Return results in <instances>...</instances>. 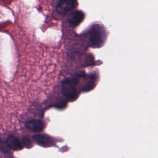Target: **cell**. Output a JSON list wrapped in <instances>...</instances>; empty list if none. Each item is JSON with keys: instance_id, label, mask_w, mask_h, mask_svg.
Here are the masks:
<instances>
[{"instance_id": "7a4b0ae2", "label": "cell", "mask_w": 158, "mask_h": 158, "mask_svg": "<svg viewBox=\"0 0 158 158\" xmlns=\"http://www.w3.org/2000/svg\"><path fill=\"white\" fill-rule=\"evenodd\" d=\"M78 81L77 79L70 78L64 80L62 85V93L70 100L74 99L77 94L76 86Z\"/></svg>"}, {"instance_id": "3957f363", "label": "cell", "mask_w": 158, "mask_h": 158, "mask_svg": "<svg viewBox=\"0 0 158 158\" xmlns=\"http://www.w3.org/2000/svg\"><path fill=\"white\" fill-rule=\"evenodd\" d=\"M77 0H59L56 6V10L60 14H65L73 9L76 4Z\"/></svg>"}, {"instance_id": "8992f818", "label": "cell", "mask_w": 158, "mask_h": 158, "mask_svg": "<svg viewBox=\"0 0 158 158\" xmlns=\"http://www.w3.org/2000/svg\"><path fill=\"white\" fill-rule=\"evenodd\" d=\"M6 144L9 149L17 151L22 149L23 144L19 141V139L14 136H10L6 139Z\"/></svg>"}, {"instance_id": "277c9868", "label": "cell", "mask_w": 158, "mask_h": 158, "mask_svg": "<svg viewBox=\"0 0 158 158\" xmlns=\"http://www.w3.org/2000/svg\"><path fill=\"white\" fill-rule=\"evenodd\" d=\"M33 138L36 144L42 147L48 148L54 145V142L51 138L46 135H33Z\"/></svg>"}, {"instance_id": "6da1fadb", "label": "cell", "mask_w": 158, "mask_h": 158, "mask_svg": "<svg viewBox=\"0 0 158 158\" xmlns=\"http://www.w3.org/2000/svg\"><path fill=\"white\" fill-rule=\"evenodd\" d=\"M106 39L104 30L99 25L93 26L90 31L89 42L93 48L101 47Z\"/></svg>"}, {"instance_id": "ba28073f", "label": "cell", "mask_w": 158, "mask_h": 158, "mask_svg": "<svg viewBox=\"0 0 158 158\" xmlns=\"http://www.w3.org/2000/svg\"><path fill=\"white\" fill-rule=\"evenodd\" d=\"M0 149L2 150V151H6V152L8 151V150H9V148L7 147L6 143H5L2 140H0Z\"/></svg>"}, {"instance_id": "52a82bcc", "label": "cell", "mask_w": 158, "mask_h": 158, "mask_svg": "<svg viewBox=\"0 0 158 158\" xmlns=\"http://www.w3.org/2000/svg\"><path fill=\"white\" fill-rule=\"evenodd\" d=\"M84 14L83 12L77 10L73 12L70 16L69 19V22L71 25L73 26H76L78 25L83 19Z\"/></svg>"}, {"instance_id": "5b68a950", "label": "cell", "mask_w": 158, "mask_h": 158, "mask_svg": "<svg viewBox=\"0 0 158 158\" xmlns=\"http://www.w3.org/2000/svg\"><path fill=\"white\" fill-rule=\"evenodd\" d=\"M25 126L29 130L35 132H40L44 128V123L38 119L31 120L25 123Z\"/></svg>"}, {"instance_id": "9c48e42d", "label": "cell", "mask_w": 158, "mask_h": 158, "mask_svg": "<svg viewBox=\"0 0 158 158\" xmlns=\"http://www.w3.org/2000/svg\"><path fill=\"white\" fill-rule=\"evenodd\" d=\"M23 143L24 144V146L27 147V148H30L31 146V141L30 140L27 138H23Z\"/></svg>"}]
</instances>
